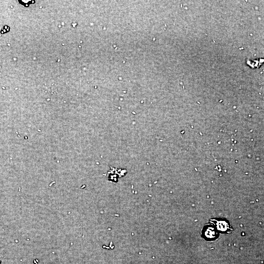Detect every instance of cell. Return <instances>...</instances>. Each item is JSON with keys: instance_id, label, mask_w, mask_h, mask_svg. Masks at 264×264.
<instances>
[{"instance_id": "obj_1", "label": "cell", "mask_w": 264, "mask_h": 264, "mask_svg": "<svg viewBox=\"0 0 264 264\" xmlns=\"http://www.w3.org/2000/svg\"><path fill=\"white\" fill-rule=\"evenodd\" d=\"M217 226L218 229L221 231H225V230L227 229L228 228V226L227 225V223L224 221H217Z\"/></svg>"}, {"instance_id": "obj_2", "label": "cell", "mask_w": 264, "mask_h": 264, "mask_svg": "<svg viewBox=\"0 0 264 264\" xmlns=\"http://www.w3.org/2000/svg\"><path fill=\"white\" fill-rule=\"evenodd\" d=\"M206 236L207 237L213 238L214 237V231L212 230V228H208L207 229L206 232H205Z\"/></svg>"}, {"instance_id": "obj_3", "label": "cell", "mask_w": 264, "mask_h": 264, "mask_svg": "<svg viewBox=\"0 0 264 264\" xmlns=\"http://www.w3.org/2000/svg\"></svg>"}]
</instances>
